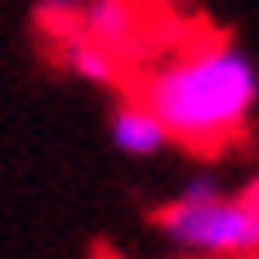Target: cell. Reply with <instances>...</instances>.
Segmentation results:
<instances>
[{
    "instance_id": "277c9868",
    "label": "cell",
    "mask_w": 259,
    "mask_h": 259,
    "mask_svg": "<svg viewBox=\"0 0 259 259\" xmlns=\"http://www.w3.org/2000/svg\"><path fill=\"white\" fill-rule=\"evenodd\" d=\"M80 27H85L94 40L112 45L121 58L139 54L143 18H139V5H134V0H90L85 14H80Z\"/></svg>"
},
{
    "instance_id": "8992f818",
    "label": "cell",
    "mask_w": 259,
    "mask_h": 259,
    "mask_svg": "<svg viewBox=\"0 0 259 259\" xmlns=\"http://www.w3.org/2000/svg\"><path fill=\"white\" fill-rule=\"evenodd\" d=\"M85 5L90 0H36V23L45 27V31H54V36H63V31L80 27Z\"/></svg>"
},
{
    "instance_id": "5b68a950",
    "label": "cell",
    "mask_w": 259,
    "mask_h": 259,
    "mask_svg": "<svg viewBox=\"0 0 259 259\" xmlns=\"http://www.w3.org/2000/svg\"><path fill=\"white\" fill-rule=\"evenodd\" d=\"M63 40V67L72 72V76L90 80V85H116L121 80V54L103 45V40H94L85 27H72V31H63L58 36Z\"/></svg>"
},
{
    "instance_id": "52a82bcc",
    "label": "cell",
    "mask_w": 259,
    "mask_h": 259,
    "mask_svg": "<svg viewBox=\"0 0 259 259\" xmlns=\"http://www.w3.org/2000/svg\"><path fill=\"white\" fill-rule=\"evenodd\" d=\"M246 197H250V201H255V206H259V179L250 183V188H246Z\"/></svg>"
},
{
    "instance_id": "3957f363",
    "label": "cell",
    "mask_w": 259,
    "mask_h": 259,
    "mask_svg": "<svg viewBox=\"0 0 259 259\" xmlns=\"http://www.w3.org/2000/svg\"><path fill=\"white\" fill-rule=\"evenodd\" d=\"M107 134H112L116 152H125V156H156L165 143H170L165 121H161V116H156L143 99H125V103L112 107Z\"/></svg>"
},
{
    "instance_id": "7a4b0ae2",
    "label": "cell",
    "mask_w": 259,
    "mask_h": 259,
    "mask_svg": "<svg viewBox=\"0 0 259 259\" xmlns=\"http://www.w3.org/2000/svg\"><path fill=\"white\" fill-rule=\"evenodd\" d=\"M156 228L170 246L188 255H255L259 250V206L224 197L210 179H192L170 206L156 210Z\"/></svg>"
},
{
    "instance_id": "6da1fadb",
    "label": "cell",
    "mask_w": 259,
    "mask_h": 259,
    "mask_svg": "<svg viewBox=\"0 0 259 259\" xmlns=\"http://www.w3.org/2000/svg\"><path fill=\"white\" fill-rule=\"evenodd\" d=\"M139 99L165 121L175 143L192 152H219L250 125L259 72L228 40H197L148 72Z\"/></svg>"
}]
</instances>
